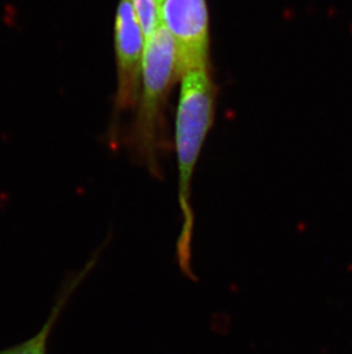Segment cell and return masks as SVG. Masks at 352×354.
Wrapping results in <instances>:
<instances>
[{
	"instance_id": "cell-7",
	"label": "cell",
	"mask_w": 352,
	"mask_h": 354,
	"mask_svg": "<svg viewBox=\"0 0 352 354\" xmlns=\"http://www.w3.org/2000/svg\"><path fill=\"white\" fill-rule=\"evenodd\" d=\"M158 3H159V0H158Z\"/></svg>"
},
{
	"instance_id": "cell-3",
	"label": "cell",
	"mask_w": 352,
	"mask_h": 354,
	"mask_svg": "<svg viewBox=\"0 0 352 354\" xmlns=\"http://www.w3.org/2000/svg\"><path fill=\"white\" fill-rule=\"evenodd\" d=\"M177 77L173 38L162 22L146 40L143 52L141 127L146 144L155 139L157 120L170 84Z\"/></svg>"
},
{
	"instance_id": "cell-1",
	"label": "cell",
	"mask_w": 352,
	"mask_h": 354,
	"mask_svg": "<svg viewBox=\"0 0 352 354\" xmlns=\"http://www.w3.org/2000/svg\"><path fill=\"white\" fill-rule=\"evenodd\" d=\"M176 118V151L179 160V205L183 226L176 243V256L183 274L196 280L191 270V242L195 218L190 207V183L200 149L213 123L214 90L206 68L193 69L182 76Z\"/></svg>"
},
{
	"instance_id": "cell-2",
	"label": "cell",
	"mask_w": 352,
	"mask_h": 354,
	"mask_svg": "<svg viewBox=\"0 0 352 354\" xmlns=\"http://www.w3.org/2000/svg\"><path fill=\"white\" fill-rule=\"evenodd\" d=\"M160 22L173 38L177 76L206 68L208 13L205 0H159Z\"/></svg>"
},
{
	"instance_id": "cell-4",
	"label": "cell",
	"mask_w": 352,
	"mask_h": 354,
	"mask_svg": "<svg viewBox=\"0 0 352 354\" xmlns=\"http://www.w3.org/2000/svg\"><path fill=\"white\" fill-rule=\"evenodd\" d=\"M115 38L119 71L118 101L121 107H126L134 104L139 97L146 44L132 0H120Z\"/></svg>"
},
{
	"instance_id": "cell-6",
	"label": "cell",
	"mask_w": 352,
	"mask_h": 354,
	"mask_svg": "<svg viewBox=\"0 0 352 354\" xmlns=\"http://www.w3.org/2000/svg\"><path fill=\"white\" fill-rule=\"evenodd\" d=\"M132 3L146 40L160 24L159 3L158 0H132Z\"/></svg>"
},
{
	"instance_id": "cell-5",
	"label": "cell",
	"mask_w": 352,
	"mask_h": 354,
	"mask_svg": "<svg viewBox=\"0 0 352 354\" xmlns=\"http://www.w3.org/2000/svg\"><path fill=\"white\" fill-rule=\"evenodd\" d=\"M100 251L101 249L97 250L80 271L70 275L66 282H63L60 291H59V295H57V301L54 303L50 315L47 317L41 329L35 336L29 338L27 341L22 342L20 344L14 345L12 348H5V350H0V354H47V344L50 341V336L53 331L54 326L59 320L68 301H70L73 292L85 280V277L88 275V273L95 268L99 257H100Z\"/></svg>"
}]
</instances>
